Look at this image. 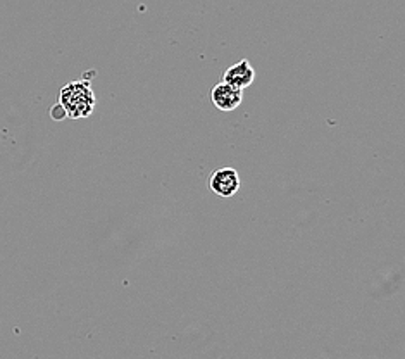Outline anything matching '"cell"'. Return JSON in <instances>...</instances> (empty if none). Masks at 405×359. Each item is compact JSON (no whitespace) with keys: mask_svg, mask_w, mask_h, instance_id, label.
<instances>
[{"mask_svg":"<svg viewBox=\"0 0 405 359\" xmlns=\"http://www.w3.org/2000/svg\"><path fill=\"white\" fill-rule=\"evenodd\" d=\"M59 104L64 107L68 118L83 119L92 116L97 98H95L90 81L80 80L71 81L61 90Z\"/></svg>","mask_w":405,"mask_h":359,"instance_id":"obj_1","label":"cell"},{"mask_svg":"<svg viewBox=\"0 0 405 359\" xmlns=\"http://www.w3.org/2000/svg\"><path fill=\"white\" fill-rule=\"evenodd\" d=\"M240 175L235 168H221L209 178V188L219 197H233L240 191Z\"/></svg>","mask_w":405,"mask_h":359,"instance_id":"obj_2","label":"cell"},{"mask_svg":"<svg viewBox=\"0 0 405 359\" xmlns=\"http://www.w3.org/2000/svg\"><path fill=\"white\" fill-rule=\"evenodd\" d=\"M210 101H212V104L216 106L219 111H222V113H231V111H235L242 104L243 92L235 89V86L225 84V81H221V84H217L210 90Z\"/></svg>","mask_w":405,"mask_h":359,"instance_id":"obj_3","label":"cell"},{"mask_svg":"<svg viewBox=\"0 0 405 359\" xmlns=\"http://www.w3.org/2000/svg\"><path fill=\"white\" fill-rule=\"evenodd\" d=\"M254 80L255 69L252 68V64L247 59H242L238 61L237 64L230 66L225 74H222V81H225V84L235 86V89L242 90V92L245 89H249V86L254 84Z\"/></svg>","mask_w":405,"mask_h":359,"instance_id":"obj_4","label":"cell"},{"mask_svg":"<svg viewBox=\"0 0 405 359\" xmlns=\"http://www.w3.org/2000/svg\"><path fill=\"white\" fill-rule=\"evenodd\" d=\"M51 116H52V119H56V121H63V119L68 118V114H66V111H64L63 106L56 104L51 109Z\"/></svg>","mask_w":405,"mask_h":359,"instance_id":"obj_5","label":"cell"}]
</instances>
